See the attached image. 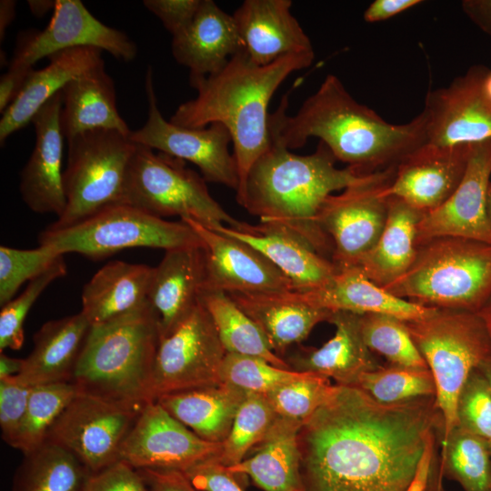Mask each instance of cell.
<instances>
[{"mask_svg":"<svg viewBox=\"0 0 491 491\" xmlns=\"http://www.w3.org/2000/svg\"><path fill=\"white\" fill-rule=\"evenodd\" d=\"M16 2L14 0L0 1V41L5 38L7 27L15 17Z\"/></svg>","mask_w":491,"mask_h":491,"instance_id":"56","label":"cell"},{"mask_svg":"<svg viewBox=\"0 0 491 491\" xmlns=\"http://www.w3.org/2000/svg\"><path fill=\"white\" fill-rule=\"evenodd\" d=\"M358 314L332 312L327 322L336 326L333 337L318 348H301L286 363L292 370L333 378L336 385L356 386L360 376L383 366L365 344Z\"/></svg>","mask_w":491,"mask_h":491,"instance_id":"24","label":"cell"},{"mask_svg":"<svg viewBox=\"0 0 491 491\" xmlns=\"http://www.w3.org/2000/svg\"><path fill=\"white\" fill-rule=\"evenodd\" d=\"M436 396L383 404L335 385L298 432L303 491H407L431 436H442Z\"/></svg>","mask_w":491,"mask_h":491,"instance_id":"1","label":"cell"},{"mask_svg":"<svg viewBox=\"0 0 491 491\" xmlns=\"http://www.w3.org/2000/svg\"><path fill=\"white\" fill-rule=\"evenodd\" d=\"M336 161L323 142L314 153L302 155L271 139L251 167L236 201L260 224L281 227L323 256H332V245L317 223L320 208L334 192L371 175L349 166L338 168Z\"/></svg>","mask_w":491,"mask_h":491,"instance_id":"4","label":"cell"},{"mask_svg":"<svg viewBox=\"0 0 491 491\" xmlns=\"http://www.w3.org/2000/svg\"><path fill=\"white\" fill-rule=\"evenodd\" d=\"M491 176V139L472 145L465 175L452 195L424 213L418 244L438 236H458L491 244L486 193Z\"/></svg>","mask_w":491,"mask_h":491,"instance_id":"19","label":"cell"},{"mask_svg":"<svg viewBox=\"0 0 491 491\" xmlns=\"http://www.w3.org/2000/svg\"><path fill=\"white\" fill-rule=\"evenodd\" d=\"M441 491H446V490H445L444 488H442V490H441Z\"/></svg>","mask_w":491,"mask_h":491,"instance_id":"64","label":"cell"},{"mask_svg":"<svg viewBox=\"0 0 491 491\" xmlns=\"http://www.w3.org/2000/svg\"><path fill=\"white\" fill-rule=\"evenodd\" d=\"M27 5L31 13L38 18L45 15L49 11H54L56 0H28Z\"/></svg>","mask_w":491,"mask_h":491,"instance_id":"58","label":"cell"},{"mask_svg":"<svg viewBox=\"0 0 491 491\" xmlns=\"http://www.w3.org/2000/svg\"><path fill=\"white\" fill-rule=\"evenodd\" d=\"M24 365V359L10 357L3 353L0 355V379L18 375Z\"/></svg>","mask_w":491,"mask_h":491,"instance_id":"57","label":"cell"},{"mask_svg":"<svg viewBox=\"0 0 491 491\" xmlns=\"http://www.w3.org/2000/svg\"><path fill=\"white\" fill-rule=\"evenodd\" d=\"M201 0H144L143 5L162 22L172 37L192 23Z\"/></svg>","mask_w":491,"mask_h":491,"instance_id":"50","label":"cell"},{"mask_svg":"<svg viewBox=\"0 0 491 491\" xmlns=\"http://www.w3.org/2000/svg\"><path fill=\"white\" fill-rule=\"evenodd\" d=\"M182 472L199 491H245L235 476L216 457Z\"/></svg>","mask_w":491,"mask_h":491,"instance_id":"51","label":"cell"},{"mask_svg":"<svg viewBox=\"0 0 491 491\" xmlns=\"http://www.w3.org/2000/svg\"><path fill=\"white\" fill-rule=\"evenodd\" d=\"M77 394L71 382L32 386L26 413L12 447L26 455L45 444L55 422Z\"/></svg>","mask_w":491,"mask_h":491,"instance_id":"39","label":"cell"},{"mask_svg":"<svg viewBox=\"0 0 491 491\" xmlns=\"http://www.w3.org/2000/svg\"><path fill=\"white\" fill-rule=\"evenodd\" d=\"M39 246H50L60 254L77 253L101 260L131 247L162 248L202 246L203 242L185 222H171L135 206H107L81 223L64 229H46L38 235Z\"/></svg>","mask_w":491,"mask_h":491,"instance_id":"10","label":"cell"},{"mask_svg":"<svg viewBox=\"0 0 491 491\" xmlns=\"http://www.w3.org/2000/svg\"><path fill=\"white\" fill-rule=\"evenodd\" d=\"M276 416L264 395L246 393L216 459L225 466L241 462L265 437Z\"/></svg>","mask_w":491,"mask_h":491,"instance_id":"40","label":"cell"},{"mask_svg":"<svg viewBox=\"0 0 491 491\" xmlns=\"http://www.w3.org/2000/svg\"><path fill=\"white\" fill-rule=\"evenodd\" d=\"M205 276L202 246L166 250L153 267L147 300L157 316L160 337L173 332L198 305Z\"/></svg>","mask_w":491,"mask_h":491,"instance_id":"23","label":"cell"},{"mask_svg":"<svg viewBox=\"0 0 491 491\" xmlns=\"http://www.w3.org/2000/svg\"><path fill=\"white\" fill-rule=\"evenodd\" d=\"M334 388L328 377L305 373L264 396L277 416L304 422L329 398Z\"/></svg>","mask_w":491,"mask_h":491,"instance_id":"44","label":"cell"},{"mask_svg":"<svg viewBox=\"0 0 491 491\" xmlns=\"http://www.w3.org/2000/svg\"><path fill=\"white\" fill-rule=\"evenodd\" d=\"M291 0H246L232 15L244 52L259 65L291 54L314 52L291 13Z\"/></svg>","mask_w":491,"mask_h":491,"instance_id":"22","label":"cell"},{"mask_svg":"<svg viewBox=\"0 0 491 491\" xmlns=\"http://www.w3.org/2000/svg\"><path fill=\"white\" fill-rule=\"evenodd\" d=\"M148 115L145 125L130 134L135 144L195 165L205 181L228 186L235 191L239 177L236 162L229 152L232 137L220 123L205 127L188 128L163 117L158 106L149 66L145 75Z\"/></svg>","mask_w":491,"mask_h":491,"instance_id":"13","label":"cell"},{"mask_svg":"<svg viewBox=\"0 0 491 491\" xmlns=\"http://www.w3.org/2000/svg\"><path fill=\"white\" fill-rule=\"evenodd\" d=\"M488 491H491V478H490V484H489Z\"/></svg>","mask_w":491,"mask_h":491,"instance_id":"63","label":"cell"},{"mask_svg":"<svg viewBox=\"0 0 491 491\" xmlns=\"http://www.w3.org/2000/svg\"><path fill=\"white\" fill-rule=\"evenodd\" d=\"M356 386L383 404L436 396L435 380L428 368L390 364L363 374Z\"/></svg>","mask_w":491,"mask_h":491,"instance_id":"42","label":"cell"},{"mask_svg":"<svg viewBox=\"0 0 491 491\" xmlns=\"http://www.w3.org/2000/svg\"><path fill=\"white\" fill-rule=\"evenodd\" d=\"M149 491H199L180 470L139 469Z\"/></svg>","mask_w":491,"mask_h":491,"instance_id":"52","label":"cell"},{"mask_svg":"<svg viewBox=\"0 0 491 491\" xmlns=\"http://www.w3.org/2000/svg\"><path fill=\"white\" fill-rule=\"evenodd\" d=\"M476 367L486 377L491 389V356L482 361Z\"/></svg>","mask_w":491,"mask_h":491,"instance_id":"59","label":"cell"},{"mask_svg":"<svg viewBox=\"0 0 491 491\" xmlns=\"http://www.w3.org/2000/svg\"><path fill=\"white\" fill-rule=\"evenodd\" d=\"M287 107L286 95L270 113L271 139L292 150L317 137L336 160L363 175L396 167L426 143L422 113L406 124L388 123L357 102L335 75L326 76L295 115L286 114Z\"/></svg>","mask_w":491,"mask_h":491,"instance_id":"2","label":"cell"},{"mask_svg":"<svg viewBox=\"0 0 491 491\" xmlns=\"http://www.w3.org/2000/svg\"><path fill=\"white\" fill-rule=\"evenodd\" d=\"M31 390L30 386L0 379V427L2 438L11 446L25 418Z\"/></svg>","mask_w":491,"mask_h":491,"instance_id":"48","label":"cell"},{"mask_svg":"<svg viewBox=\"0 0 491 491\" xmlns=\"http://www.w3.org/2000/svg\"><path fill=\"white\" fill-rule=\"evenodd\" d=\"M103 50L78 46L48 56L42 69H32L16 99L2 114L0 142L32 121L40 108L73 79L104 63Z\"/></svg>","mask_w":491,"mask_h":491,"instance_id":"28","label":"cell"},{"mask_svg":"<svg viewBox=\"0 0 491 491\" xmlns=\"http://www.w3.org/2000/svg\"><path fill=\"white\" fill-rule=\"evenodd\" d=\"M383 288L426 307L480 312L491 296V244L458 236L421 242L409 269Z\"/></svg>","mask_w":491,"mask_h":491,"instance_id":"6","label":"cell"},{"mask_svg":"<svg viewBox=\"0 0 491 491\" xmlns=\"http://www.w3.org/2000/svg\"><path fill=\"white\" fill-rule=\"evenodd\" d=\"M60 125L64 137L92 130H131L116 107L115 84L105 62L70 81L62 90Z\"/></svg>","mask_w":491,"mask_h":491,"instance_id":"32","label":"cell"},{"mask_svg":"<svg viewBox=\"0 0 491 491\" xmlns=\"http://www.w3.org/2000/svg\"><path fill=\"white\" fill-rule=\"evenodd\" d=\"M461 7L471 22L491 36V0H464Z\"/></svg>","mask_w":491,"mask_h":491,"instance_id":"55","label":"cell"},{"mask_svg":"<svg viewBox=\"0 0 491 491\" xmlns=\"http://www.w3.org/2000/svg\"><path fill=\"white\" fill-rule=\"evenodd\" d=\"M426 143L439 146L475 145L491 139V103L479 87V65L449 85L430 90L421 112Z\"/></svg>","mask_w":491,"mask_h":491,"instance_id":"18","label":"cell"},{"mask_svg":"<svg viewBox=\"0 0 491 491\" xmlns=\"http://www.w3.org/2000/svg\"><path fill=\"white\" fill-rule=\"evenodd\" d=\"M61 92L48 100L31 121L35 143L21 171L19 184L22 199L30 210L55 214L57 218L66 205L62 171L65 137L60 125Z\"/></svg>","mask_w":491,"mask_h":491,"instance_id":"21","label":"cell"},{"mask_svg":"<svg viewBox=\"0 0 491 491\" xmlns=\"http://www.w3.org/2000/svg\"><path fill=\"white\" fill-rule=\"evenodd\" d=\"M78 46L97 47L125 62L137 54L135 43L125 32L103 24L81 1L56 0L45 29L19 35L9 67H33L44 57Z\"/></svg>","mask_w":491,"mask_h":491,"instance_id":"15","label":"cell"},{"mask_svg":"<svg viewBox=\"0 0 491 491\" xmlns=\"http://www.w3.org/2000/svg\"><path fill=\"white\" fill-rule=\"evenodd\" d=\"M90 327L81 312L45 323L34 336V348L21 372L8 378L30 386L71 382Z\"/></svg>","mask_w":491,"mask_h":491,"instance_id":"31","label":"cell"},{"mask_svg":"<svg viewBox=\"0 0 491 491\" xmlns=\"http://www.w3.org/2000/svg\"><path fill=\"white\" fill-rule=\"evenodd\" d=\"M360 332L366 346L385 356L391 365L428 368L403 320L384 314L359 316Z\"/></svg>","mask_w":491,"mask_h":491,"instance_id":"41","label":"cell"},{"mask_svg":"<svg viewBox=\"0 0 491 491\" xmlns=\"http://www.w3.org/2000/svg\"><path fill=\"white\" fill-rule=\"evenodd\" d=\"M457 426L491 442V389L477 367L467 376L456 405Z\"/></svg>","mask_w":491,"mask_h":491,"instance_id":"47","label":"cell"},{"mask_svg":"<svg viewBox=\"0 0 491 491\" xmlns=\"http://www.w3.org/2000/svg\"><path fill=\"white\" fill-rule=\"evenodd\" d=\"M458 482L465 491H488L491 478V454L488 443L456 426L442 444L437 477L431 491H441L442 477Z\"/></svg>","mask_w":491,"mask_h":491,"instance_id":"38","label":"cell"},{"mask_svg":"<svg viewBox=\"0 0 491 491\" xmlns=\"http://www.w3.org/2000/svg\"><path fill=\"white\" fill-rule=\"evenodd\" d=\"M246 395L234 386L220 383L163 395L156 402L199 437L222 444Z\"/></svg>","mask_w":491,"mask_h":491,"instance_id":"34","label":"cell"},{"mask_svg":"<svg viewBox=\"0 0 491 491\" xmlns=\"http://www.w3.org/2000/svg\"><path fill=\"white\" fill-rule=\"evenodd\" d=\"M488 446H489V451H490V454H491V442L488 443Z\"/></svg>","mask_w":491,"mask_h":491,"instance_id":"62","label":"cell"},{"mask_svg":"<svg viewBox=\"0 0 491 491\" xmlns=\"http://www.w3.org/2000/svg\"><path fill=\"white\" fill-rule=\"evenodd\" d=\"M226 352L215 324L200 302L169 335L160 337L155 360L151 397L220 384Z\"/></svg>","mask_w":491,"mask_h":491,"instance_id":"12","label":"cell"},{"mask_svg":"<svg viewBox=\"0 0 491 491\" xmlns=\"http://www.w3.org/2000/svg\"><path fill=\"white\" fill-rule=\"evenodd\" d=\"M33 67H9L0 78V112L3 114L16 99Z\"/></svg>","mask_w":491,"mask_h":491,"instance_id":"53","label":"cell"},{"mask_svg":"<svg viewBox=\"0 0 491 491\" xmlns=\"http://www.w3.org/2000/svg\"><path fill=\"white\" fill-rule=\"evenodd\" d=\"M137 144L116 130L97 129L67 140L63 184L64 213L48 227L64 229L102 209L122 204L124 187Z\"/></svg>","mask_w":491,"mask_h":491,"instance_id":"9","label":"cell"},{"mask_svg":"<svg viewBox=\"0 0 491 491\" xmlns=\"http://www.w3.org/2000/svg\"><path fill=\"white\" fill-rule=\"evenodd\" d=\"M83 491H149L139 469L119 460L95 473H90Z\"/></svg>","mask_w":491,"mask_h":491,"instance_id":"49","label":"cell"},{"mask_svg":"<svg viewBox=\"0 0 491 491\" xmlns=\"http://www.w3.org/2000/svg\"><path fill=\"white\" fill-rule=\"evenodd\" d=\"M421 3V0H375L364 12L363 18L367 23L385 21Z\"/></svg>","mask_w":491,"mask_h":491,"instance_id":"54","label":"cell"},{"mask_svg":"<svg viewBox=\"0 0 491 491\" xmlns=\"http://www.w3.org/2000/svg\"><path fill=\"white\" fill-rule=\"evenodd\" d=\"M314 58V52L291 54L259 65L241 51L218 72L189 78L197 95L178 105L169 121L188 128L214 123L227 128L238 171V195L251 167L270 146L268 105L273 95L292 73L310 66Z\"/></svg>","mask_w":491,"mask_h":491,"instance_id":"3","label":"cell"},{"mask_svg":"<svg viewBox=\"0 0 491 491\" xmlns=\"http://www.w3.org/2000/svg\"><path fill=\"white\" fill-rule=\"evenodd\" d=\"M171 50L175 61L189 69V78L215 74L244 51L233 15L212 0H201L190 25L172 37Z\"/></svg>","mask_w":491,"mask_h":491,"instance_id":"25","label":"cell"},{"mask_svg":"<svg viewBox=\"0 0 491 491\" xmlns=\"http://www.w3.org/2000/svg\"><path fill=\"white\" fill-rule=\"evenodd\" d=\"M140 412L78 392L47 440L72 453L90 473L98 472L120 460L123 443Z\"/></svg>","mask_w":491,"mask_h":491,"instance_id":"14","label":"cell"},{"mask_svg":"<svg viewBox=\"0 0 491 491\" xmlns=\"http://www.w3.org/2000/svg\"><path fill=\"white\" fill-rule=\"evenodd\" d=\"M203 242L205 276L202 290L226 294L293 291L290 279L249 245L185 218Z\"/></svg>","mask_w":491,"mask_h":491,"instance_id":"17","label":"cell"},{"mask_svg":"<svg viewBox=\"0 0 491 491\" xmlns=\"http://www.w3.org/2000/svg\"><path fill=\"white\" fill-rule=\"evenodd\" d=\"M486 213H487L489 221L491 223V183L488 186L487 193H486Z\"/></svg>","mask_w":491,"mask_h":491,"instance_id":"61","label":"cell"},{"mask_svg":"<svg viewBox=\"0 0 491 491\" xmlns=\"http://www.w3.org/2000/svg\"><path fill=\"white\" fill-rule=\"evenodd\" d=\"M200 302L208 311L226 353L261 357L270 364L292 370L276 356L259 326L221 291L202 290Z\"/></svg>","mask_w":491,"mask_h":491,"instance_id":"36","label":"cell"},{"mask_svg":"<svg viewBox=\"0 0 491 491\" xmlns=\"http://www.w3.org/2000/svg\"><path fill=\"white\" fill-rule=\"evenodd\" d=\"M256 249L284 273L295 292H307L329 282L338 271L332 260L307 243L277 226L250 225L244 230L222 225L216 230Z\"/></svg>","mask_w":491,"mask_h":491,"instance_id":"26","label":"cell"},{"mask_svg":"<svg viewBox=\"0 0 491 491\" xmlns=\"http://www.w3.org/2000/svg\"><path fill=\"white\" fill-rule=\"evenodd\" d=\"M222 444L199 437L158 402L147 403L123 443L120 460L136 469L185 471L217 457Z\"/></svg>","mask_w":491,"mask_h":491,"instance_id":"16","label":"cell"},{"mask_svg":"<svg viewBox=\"0 0 491 491\" xmlns=\"http://www.w3.org/2000/svg\"><path fill=\"white\" fill-rule=\"evenodd\" d=\"M303 422L276 416L265 437L246 458L225 468L243 486L251 477L264 491H303L298 432Z\"/></svg>","mask_w":491,"mask_h":491,"instance_id":"29","label":"cell"},{"mask_svg":"<svg viewBox=\"0 0 491 491\" xmlns=\"http://www.w3.org/2000/svg\"><path fill=\"white\" fill-rule=\"evenodd\" d=\"M423 215L406 202L389 197L383 232L356 266L367 278L385 287L409 269L416 256L417 227Z\"/></svg>","mask_w":491,"mask_h":491,"instance_id":"35","label":"cell"},{"mask_svg":"<svg viewBox=\"0 0 491 491\" xmlns=\"http://www.w3.org/2000/svg\"><path fill=\"white\" fill-rule=\"evenodd\" d=\"M228 295L281 358L289 346L306 340L317 324L328 321L332 313L309 305L294 291Z\"/></svg>","mask_w":491,"mask_h":491,"instance_id":"30","label":"cell"},{"mask_svg":"<svg viewBox=\"0 0 491 491\" xmlns=\"http://www.w3.org/2000/svg\"><path fill=\"white\" fill-rule=\"evenodd\" d=\"M296 293L309 305L330 312L384 314L403 321L424 319L437 310L394 296L372 282L357 266L339 269L319 288Z\"/></svg>","mask_w":491,"mask_h":491,"instance_id":"27","label":"cell"},{"mask_svg":"<svg viewBox=\"0 0 491 491\" xmlns=\"http://www.w3.org/2000/svg\"><path fill=\"white\" fill-rule=\"evenodd\" d=\"M404 322L435 380L442 445L457 426V399L467 376L491 356V330L480 312L456 309L437 308L426 318Z\"/></svg>","mask_w":491,"mask_h":491,"instance_id":"7","label":"cell"},{"mask_svg":"<svg viewBox=\"0 0 491 491\" xmlns=\"http://www.w3.org/2000/svg\"><path fill=\"white\" fill-rule=\"evenodd\" d=\"M396 167L330 195L320 208L317 223L332 245V262L338 270L356 266L379 239L389 205L384 190Z\"/></svg>","mask_w":491,"mask_h":491,"instance_id":"11","label":"cell"},{"mask_svg":"<svg viewBox=\"0 0 491 491\" xmlns=\"http://www.w3.org/2000/svg\"><path fill=\"white\" fill-rule=\"evenodd\" d=\"M122 204L164 218L177 215L216 230H244L248 223L229 215L210 195L206 181L185 161L137 144L131 159Z\"/></svg>","mask_w":491,"mask_h":491,"instance_id":"8","label":"cell"},{"mask_svg":"<svg viewBox=\"0 0 491 491\" xmlns=\"http://www.w3.org/2000/svg\"><path fill=\"white\" fill-rule=\"evenodd\" d=\"M50 246L34 249L0 246V305L12 300L21 286L51 267L61 256Z\"/></svg>","mask_w":491,"mask_h":491,"instance_id":"45","label":"cell"},{"mask_svg":"<svg viewBox=\"0 0 491 491\" xmlns=\"http://www.w3.org/2000/svg\"><path fill=\"white\" fill-rule=\"evenodd\" d=\"M160 341L150 303L105 324L92 326L71 383L79 393L142 410L152 402L151 381Z\"/></svg>","mask_w":491,"mask_h":491,"instance_id":"5","label":"cell"},{"mask_svg":"<svg viewBox=\"0 0 491 491\" xmlns=\"http://www.w3.org/2000/svg\"><path fill=\"white\" fill-rule=\"evenodd\" d=\"M66 274L64 256L51 267L28 282L22 294L2 306L0 312V351L18 350L24 343V323L31 307L55 280Z\"/></svg>","mask_w":491,"mask_h":491,"instance_id":"46","label":"cell"},{"mask_svg":"<svg viewBox=\"0 0 491 491\" xmlns=\"http://www.w3.org/2000/svg\"><path fill=\"white\" fill-rule=\"evenodd\" d=\"M304 374L277 367L261 357L226 353L219 378L221 383L234 386L246 393L266 395Z\"/></svg>","mask_w":491,"mask_h":491,"instance_id":"43","label":"cell"},{"mask_svg":"<svg viewBox=\"0 0 491 491\" xmlns=\"http://www.w3.org/2000/svg\"><path fill=\"white\" fill-rule=\"evenodd\" d=\"M482 316L485 317L486 321L487 322V325L491 330V296L484 306V308L480 311Z\"/></svg>","mask_w":491,"mask_h":491,"instance_id":"60","label":"cell"},{"mask_svg":"<svg viewBox=\"0 0 491 491\" xmlns=\"http://www.w3.org/2000/svg\"><path fill=\"white\" fill-rule=\"evenodd\" d=\"M472 145L424 144L396 165L384 195L398 198L423 213L437 208L460 184Z\"/></svg>","mask_w":491,"mask_h":491,"instance_id":"20","label":"cell"},{"mask_svg":"<svg viewBox=\"0 0 491 491\" xmlns=\"http://www.w3.org/2000/svg\"><path fill=\"white\" fill-rule=\"evenodd\" d=\"M153 267L110 261L85 285L80 311L90 326L107 323L147 302Z\"/></svg>","mask_w":491,"mask_h":491,"instance_id":"33","label":"cell"},{"mask_svg":"<svg viewBox=\"0 0 491 491\" xmlns=\"http://www.w3.org/2000/svg\"><path fill=\"white\" fill-rule=\"evenodd\" d=\"M89 470L63 446L46 441L24 455L14 491H83Z\"/></svg>","mask_w":491,"mask_h":491,"instance_id":"37","label":"cell"}]
</instances>
